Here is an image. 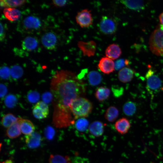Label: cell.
I'll use <instances>...</instances> for the list:
<instances>
[{
    "label": "cell",
    "instance_id": "4fadbf2b",
    "mask_svg": "<svg viewBox=\"0 0 163 163\" xmlns=\"http://www.w3.org/2000/svg\"><path fill=\"white\" fill-rule=\"evenodd\" d=\"M104 125L101 122L95 121L91 123L89 126L90 133L96 137L101 136L104 132Z\"/></svg>",
    "mask_w": 163,
    "mask_h": 163
},
{
    "label": "cell",
    "instance_id": "8d00e7d4",
    "mask_svg": "<svg viewBox=\"0 0 163 163\" xmlns=\"http://www.w3.org/2000/svg\"><path fill=\"white\" fill-rule=\"evenodd\" d=\"M0 97L1 99H3L6 94L8 89L7 87L4 84H0Z\"/></svg>",
    "mask_w": 163,
    "mask_h": 163
},
{
    "label": "cell",
    "instance_id": "8fae6325",
    "mask_svg": "<svg viewBox=\"0 0 163 163\" xmlns=\"http://www.w3.org/2000/svg\"><path fill=\"white\" fill-rule=\"evenodd\" d=\"M25 142L27 146L30 148H36L40 145L42 137L40 135L36 132L27 135L25 136Z\"/></svg>",
    "mask_w": 163,
    "mask_h": 163
},
{
    "label": "cell",
    "instance_id": "836d02e7",
    "mask_svg": "<svg viewBox=\"0 0 163 163\" xmlns=\"http://www.w3.org/2000/svg\"><path fill=\"white\" fill-rule=\"evenodd\" d=\"M56 134L54 129L52 126H48L45 129L44 134L46 138L49 140H52Z\"/></svg>",
    "mask_w": 163,
    "mask_h": 163
},
{
    "label": "cell",
    "instance_id": "44dd1931",
    "mask_svg": "<svg viewBox=\"0 0 163 163\" xmlns=\"http://www.w3.org/2000/svg\"><path fill=\"white\" fill-rule=\"evenodd\" d=\"M110 93L109 88L101 86L97 89L95 93V96L99 101H102L109 98Z\"/></svg>",
    "mask_w": 163,
    "mask_h": 163
},
{
    "label": "cell",
    "instance_id": "ffe728a7",
    "mask_svg": "<svg viewBox=\"0 0 163 163\" xmlns=\"http://www.w3.org/2000/svg\"><path fill=\"white\" fill-rule=\"evenodd\" d=\"M120 2L128 8L134 10H140L144 7V2L141 0H122Z\"/></svg>",
    "mask_w": 163,
    "mask_h": 163
},
{
    "label": "cell",
    "instance_id": "277c9868",
    "mask_svg": "<svg viewBox=\"0 0 163 163\" xmlns=\"http://www.w3.org/2000/svg\"><path fill=\"white\" fill-rule=\"evenodd\" d=\"M99 27L100 30L103 34L111 35L116 32L117 24L116 21L112 18L104 16L99 22Z\"/></svg>",
    "mask_w": 163,
    "mask_h": 163
},
{
    "label": "cell",
    "instance_id": "30bf717a",
    "mask_svg": "<svg viewBox=\"0 0 163 163\" xmlns=\"http://www.w3.org/2000/svg\"><path fill=\"white\" fill-rule=\"evenodd\" d=\"M57 42L56 35L51 32L44 34L42 37L41 42L45 48L49 50H53L56 48Z\"/></svg>",
    "mask_w": 163,
    "mask_h": 163
},
{
    "label": "cell",
    "instance_id": "ac0fdd59",
    "mask_svg": "<svg viewBox=\"0 0 163 163\" xmlns=\"http://www.w3.org/2000/svg\"><path fill=\"white\" fill-rule=\"evenodd\" d=\"M3 12L7 19L11 21L18 20L21 15L20 11L14 8H5L4 9Z\"/></svg>",
    "mask_w": 163,
    "mask_h": 163
},
{
    "label": "cell",
    "instance_id": "d6a6232c",
    "mask_svg": "<svg viewBox=\"0 0 163 163\" xmlns=\"http://www.w3.org/2000/svg\"><path fill=\"white\" fill-rule=\"evenodd\" d=\"M0 76L3 79H8L10 77V69L6 66H2L0 69Z\"/></svg>",
    "mask_w": 163,
    "mask_h": 163
},
{
    "label": "cell",
    "instance_id": "d4e9b609",
    "mask_svg": "<svg viewBox=\"0 0 163 163\" xmlns=\"http://www.w3.org/2000/svg\"><path fill=\"white\" fill-rule=\"evenodd\" d=\"M26 2V0H1V6L5 8H14L20 6Z\"/></svg>",
    "mask_w": 163,
    "mask_h": 163
},
{
    "label": "cell",
    "instance_id": "603a6c76",
    "mask_svg": "<svg viewBox=\"0 0 163 163\" xmlns=\"http://www.w3.org/2000/svg\"><path fill=\"white\" fill-rule=\"evenodd\" d=\"M19 119V118L16 117L12 113H8L2 117L1 123L4 127L8 128L18 122Z\"/></svg>",
    "mask_w": 163,
    "mask_h": 163
},
{
    "label": "cell",
    "instance_id": "f546056e",
    "mask_svg": "<svg viewBox=\"0 0 163 163\" xmlns=\"http://www.w3.org/2000/svg\"><path fill=\"white\" fill-rule=\"evenodd\" d=\"M23 70L22 67L18 65L12 66L10 69L11 76L16 80L20 78L23 75Z\"/></svg>",
    "mask_w": 163,
    "mask_h": 163
},
{
    "label": "cell",
    "instance_id": "e575fe53",
    "mask_svg": "<svg viewBox=\"0 0 163 163\" xmlns=\"http://www.w3.org/2000/svg\"><path fill=\"white\" fill-rule=\"evenodd\" d=\"M129 61L126 59H120L114 62L115 69L117 70L121 69L125 66L129 65Z\"/></svg>",
    "mask_w": 163,
    "mask_h": 163
},
{
    "label": "cell",
    "instance_id": "d6986e66",
    "mask_svg": "<svg viewBox=\"0 0 163 163\" xmlns=\"http://www.w3.org/2000/svg\"><path fill=\"white\" fill-rule=\"evenodd\" d=\"M24 26L29 29H36L41 25V22L37 17L29 16L26 18L23 22Z\"/></svg>",
    "mask_w": 163,
    "mask_h": 163
},
{
    "label": "cell",
    "instance_id": "1f68e13d",
    "mask_svg": "<svg viewBox=\"0 0 163 163\" xmlns=\"http://www.w3.org/2000/svg\"><path fill=\"white\" fill-rule=\"evenodd\" d=\"M27 96L28 101L32 103H37L40 98L39 93L36 91H29L28 92Z\"/></svg>",
    "mask_w": 163,
    "mask_h": 163
},
{
    "label": "cell",
    "instance_id": "8992f818",
    "mask_svg": "<svg viewBox=\"0 0 163 163\" xmlns=\"http://www.w3.org/2000/svg\"><path fill=\"white\" fill-rule=\"evenodd\" d=\"M32 113L37 119H42L45 118L49 114L48 106L47 104L43 101H39L34 106Z\"/></svg>",
    "mask_w": 163,
    "mask_h": 163
},
{
    "label": "cell",
    "instance_id": "74e56055",
    "mask_svg": "<svg viewBox=\"0 0 163 163\" xmlns=\"http://www.w3.org/2000/svg\"><path fill=\"white\" fill-rule=\"evenodd\" d=\"M53 5L56 7H60L64 6L67 3L66 0H53L52 1Z\"/></svg>",
    "mask_w": 163,
    "mask_h": 163
},
{
    "label": "cell",
    "instance_id": "4316f807",
    "mask_svg": "<svg viewBox=\"0 0 163 163\" xmlns=\"http://www.w3.org/2000/svg\"><path fill=\"white\" fill-rule=\"evenodd\" d=\"M88 81L92 86L98 85L101 82L102 76L100 74L95 71L90 72L88 75Z\"/></svg>",
    "mask_w": 163,
    "mask_h": 163
},
{
    "label": "cell",
    "instance_id": "7402d4cb",
    "mask_svg": "<svg viewBox=\"0 0 163 163\" xmlns=\"http://www.w3.org/2000/svg\"><path fill=\"white\" fill-rule=\"evenodd\" d=\"M21 134V132L18 121L8 128L6 133L7 136L11 139L17 138L20 136Z\"/></svg>",
    "mask_w": 163,
    "mask_h": 163
},
{
    "label": "cell",
    "instance_id": "52a82bcc",
    "mask_svg": "<svg viewBox=\"0 0 163 163\" xmlns=\"http://www.w3.org/2000/svg\"><path fill=\"white\" fill-rule=\"evenodd\" d=\"M147 85L148 88L151 90L158 89L161 86V81L160 78L154 74V72L149 69L146 75Z\"/></svg>",
    "mask_w": 163,
    "mask_h": 163
},
{
    "label": "cell",
    "instance_id": "ba28073f",
    "mask_svg": "<svg viewBox=\"0 0 163 163\" xmlns=\"http://www.w3.org/2000/svg\"><path fill=\"white\" fill-rule=\"evenodd\" d=\"M77 45L84 55L90 57L94 55L96 44L94 41L91 40L87 42L79 41Z\"/></svg>",
    "mask_w": 163,
    "mask_h": 163
},
{
    "label": "cell",
    "instance_id": "5b68a950",
    "mask_svg": "<svg viewBox=\"0 0 163 163\" xmlns=\"http://www.w3.org/2000/svg\"><path fill=\"white\" fill-rule=\"evenodd\" d=\"M77 24L82 28H87L93 24V19L91 11L87 9L78 12L76 17Z\"/></svg>",
    "mask_w": 163,
    "mask_h": 163
},
{
    "label": "cell",
    "instance_id": "9a60e30c",
    "mask_svg": "<svg viewBox=\"0 0 163 163\" xmlns=\"http://www.w3.org/2000/svg\"><path fill=\"white\" fill-rule=\"evenodd\" d=\"M18 122L21 132L23 134L27 135L34 132L35 128L31 121L27 119L19 118Z\"/></svg>",
    "mask_w": 163,
    "mask_h": 163
},
{
    "label": "cell",
    "instance_id": "484cf974",
    "mask_svg": "<svg viewBox=\"0 0 163 163\" xmlns=\"http://www.w3.org/2000/svg\"><path fill=\"white\" fill-rule=\"evenodd\" d=\"M119 115V111L115 107L111 106L106 110L104 117L109 122H113L117 118Z\"/></svg>",
    "mask_w": 163,
    "mask_h": 163
},
{
    "label": "cell",
    "instance_id": "6da1fadb",
    "mask_svg": "<svg viewBox=\"0 0 163 163\" xmlns=\"http://www.w3.org/2000/svg\"><path fill=\"white\" fill-rule=\"evenodd\" d=\"M51 90L55 100V109L69 110L72 102L85 94V87L75 72L62 70L53 75Z\"/></svg>",
    "mask_w": 163,
    "mask_h": 163
},
{
    "label": "cell",
    "instance_id": "f1b7e54d",
    "mask_svg": "<svg viewBox=\"0 0 163 163\" xmlns=\"http://www.w3.org/2000/svg\"><path fill=\"white\" fill-rule=\"evenodd\" d=\"M89 122L87 119L85 118H81L78 119L75 122V126L78 130L83 132L89 127Z\"/></svg>",
    "mask_w": 163,
    "mask_h": 163
},
{
    "label": "cell",
    "instance_id": "60d3db41",
    "mask_svg": "<svg viewBox=\"0 0 163 163\" xmlns=\"http://www.w3.org/2000/svg\"><path fill=\"white\" fill-rule=\"evenodd\" d=\"M1 163H13V161L11 159L7 160L2 162H1Z\"/></svg>",
    "mask_w": 163,
    "mask_h": 163
},
{
    "label": "cell",
    "instance_id": "7a4b0ae2",
    "mask_svg": "<svg viewBox=\"0 0 163 163\" xmlns=\"http://www.w3.org/2000/svg\"><path fill=\"white\" fill-rule=\"evenodd\" d=\"M70 108L74 118L79 119L88 117L92 111L93 105L89 100L80 97L72 102Z\"/></svg>",
    "mask_w": 163,
    "mask_h": 163
},
{
    "label": "cell",
    "instance_id": "2e32d148",
    "mask_svg": "<svg viewBox=\"0 0 163 163\" xmlns=\"http://www.w3.org/2000/svg\"><path fill=\"white\" fill-rule=\"evenodd\" d=\"M134 73V72L132 69L128 67H124L119 71L118 78L120 82L126 83L132 80Z\"/></svg>",
    "mask_w": 163,
    "mask_h": 163
},
{
    "label": "cell",
    "instance_id": "5bb4252c",
    "mask_svg": "<svg viewBox=\"0 0 163 163\" xmlns=\"http://www.w3.org/2000/svg\"><path fill=\"white\" fill-rule=\"evenodd\" d=\"M129 120L126 118L123 117L117 120L114 124L116 130L121 134L126 133L130 127Z\"/></svg>",
    "mask_w": 163,
    "mask_h": 163
},
{
    "label": "cell",
    "instance_id": "d590c367",
    "mask_svg": "<svg viewBox=\"0 0 163 163\" xmlns=\"http://www.w3.org/2000/svg\"><path fill=\"white\" fill-rule=\"evenodd\" d=\"M42 98L43 101L46 104L49 103L52 100L53 95L51 93L49 92H46L43 94L42 96Z\"/></svg>",
    "mask_w": 163,
    "mask_h": 163
},
{
    "label": "cell",
    "instance_id": "cb8c5ba5",
    "mask_svg": "<svg viewBox=\"0 0 163 163\" xmlns=\"http://www.w3.org/2000/svg\"><path fill=\"white\" fill-rule=\"evenodd\" d=\"M49 163H72L71 159L68 155L65 156L59 155H50Z\"/></svg>",
    "mask_w": 163,
    "mask_h": 163
},
{
    "label": "cell",
    "instance_id": "f35d334b",
    "mask_svg": "<svg viewBox=\"0 0 163 163\" xmlns=\"http://www.w3.org/2000/svg\"><path fill=\"white\" fill-rule=\"evenodd\" d=\"M5 34L4 31V28L3 25L1 23H0V40L1 41H3L5 39Z\"/></svg>",
    "mask_w": 163,
    "mask_h": 163
},
{
    "label": "cell",
    "instance_id": "7c38bea8",
    "mask_svg": "<svg viewBox=\"0 0 163 163\" xmlns=\"http://www.w3.org/2000/svg\"><path fill=\"white\" fill-rule=\"evenodd\" d=\"M121 53L122 51L120 47L115 43L109 45L105 50L106 57L112 60L117 59L120 56Z\"/></svg>",
    "mask_w": 163,
    "mask_h": 163
},
{
    "label": "cell",
    "instance_id": "e0dca14e",
    "mask_svg": "<svg viewBox=\"0 0 163 163\" xmlns=\"http://www.w3.org/2000/svg\"><path fill=\"white\" fill-rule=\"evenodd\" d=\"M38 42L35 38L30 36L26 37L23 41L22 47L24 50L31 51L37 47Z\"/></svg>",
    "mask_w": 163,
    "mask_h": 163
},
{
    "label": "cell",
    "instance_id": "ab89813d",
    "mask_svg": "<svg viewBox=\"0 0 163 163\" xmlns=\"http://www.w3.org/2000/svg\"><path fill=\"white\" fill-rule=\"evenodd\" d=\"M159 19L161 24L163 25V12L160 15Z\"/></svg>",
    "mask_w": 163,
    "mask_h": 163
},
{
    "label": "cell",
    "instance_id": "4dcf8cb0",
    "mask_svg": "<svg viewBox=\"0 0 163 163\" xmlns=\"http://www.w3.org/2000/svg\"><path fill=\"white\" fill-rule=\"evenodd\" d=\"M17 97L13 94L7 95L5 98V104L8 107L11 108L15 106L18 102Z\"/></svg>",
    "mask_w": 163,
    "mask_h": 163
},
{
    "label": "cell",
    "instance_id": "3957f363",
    "mask_svg": "<svg viewBox=\"0 0 163 163\" xmlns=\"http://www.w3.org/2000/svg\"><path fill=\"white\" fill-rule=\"evenodd\" d=\"M149 44L150 50L153 53L163 56V25H159L152 33Z\"/></svg>",
    "mask_w": 163,
    "mask_h": 163
},
{
    "label": "cell",
    "instance_id": "9c48e42d",
    "mask_svg": "<svg viewBox=\"0 0 163 163\" xmlns=\"http://www.w3.org/2000/svg\"><path fill=\"white\" fill-rule=\"evenodd\" d=\"M98 67L101 72L107 74L113 72L115 70L114 62L113 60L107 57L101 58L98 64Z\"/></svg>",
    "mask_w": 163,
    "mask_h": 163
},
{
    "label": "cell",
    "instance_id": "83f0119b",
    "mask_svg": "<svg viewBox=\"0 0 163 163\" xmlns=\"http://www.w3.org/2000/svg\"><path fill=\"white\" fill-rule=\"evenodd\" d=\"M136 109L135 104L130 101L126 102L123 107L124 113L128 116L133 115L135 113Z\"/></svg>",
    "mask_w": 163,
    "mask_h": 163
}]
</instances>
